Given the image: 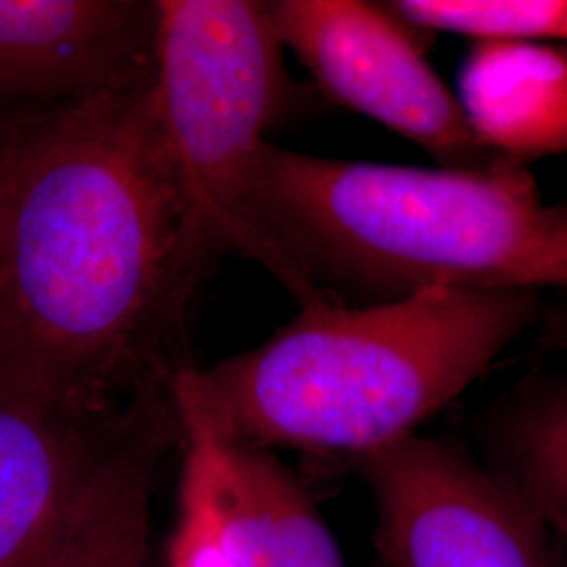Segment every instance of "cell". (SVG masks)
Instances as JSON below:
<instances>
[{
    "label": "cell",
    "mask_w": 567,
    "mask_h": 567,
    "mask_svg": "<svg viewBox=\"0 0 567 567\" xmlns=\"http://www.w3.org/2000/svg\"><path fill=\"white\" fill-rule=\"evenodd\" d=\"M150 79L4 140L0 377L89 405L156 364L208 259Z\"/></svg>",
    "instance_id": "cell-1"
},
{
    "label": "cell",
    "mask_w": 567,
    "mask_h": 567,
    "mask_svg": "<svg viewBox=\"0 0 567 567\" xmlns=\"http://www.w3.org/2000/svg\"><path fill=\"white\" fill-rule=\"evenodd\" d=\"M252 200L301 309L389 303L431 288L567 292V206L543 203L513 161L414 168L267 143Z\"/></svg>",
    "instance_id": "cell-2"
},
{
    "label": "cell",
    "mask_w": 567,
    "mask_h": 567,
    "mask_svg": "<svg viewBox=\"0 0 567 567\" xmlns=\"http://www.w3.org/2000/svg\"><path fill=\"white\" fill-rule=\"evenodd\" d=\"M543 316L545 297L524 290L307 307L250 351L179 368L173 391L238 444L360 458L416 435Z\"/></svg>",
    "instance_id": "cell-3"
},
{
    "label": "cell",
    "mask_w": 567,
    "mask_h": 567,
    "mask_svg": "<svg viewBox=\"0 0 567 567\" xmlns=\"http://www.w3.org/2000/svg\"><path fill=\"white\" fill-rule=\"evenodd\" d=\"M267 2L156 0L154 105L164 147L206 240L284 284L252 200L265 131L295 102Z\"/></svg>",
    "instance_id": "cell-4"
},
{
    "label": "cell",
    "mask_w": 567,
    "mask_h": 567,
    "mask_svg": "<svg viewBox=\"0 0 567 567\" xmlns=\"http://www.w3.org/2000/svg\"><path fill=\"white\" fill-rule=\"evenodd\" d=\"M267 9L282 47L330 100L421 145L442 168L486 171L507 161L477 140L426 63L421 32L385 2L271 0Z\"/></svg>",
    "instance_id": "cell-5"
},
{
    "label": "cell",
    "mask_w": 567,
    "mask_h": 567,
    "mask_svg": "<svg viewBox=\"0 0 567 567\" xmlns=\"http://www.w3.org/2000/svg\"><path fill=\"white\" fill-rule=\"evenodd\" d=\"M389 567H555L538 517L463 447L419 435L360 458Z\"/></svg>",
    "instance_id": "cell-6"
},
{
    "label": "cell",
    "mask_w": 567,
    "mask_h": 567,
    "mask_svg": "<svg viewBox=\"0 0 567 567\" xmlns=\"http://www.w3.org/2000/svg\"><path fill=\"white\" fill-rule=\"evenodd\" d=\"M126 414L0 377V567H47L82 486Z\"/></svg>",
    "instance_id": "cell-7"
},
{
    "label": "cell",
    "mask_w": 567,
    "mask_h": 567,
    "mask_svg": "<svg viewBox=\"0 0 567 567\" xmlns=\"http://www.w3.org/2000/svg\"><path fill=\"white\" fill-rule=\"evenodd\" d=\"M156 2L0 0V97L79 102L154 74Z\"/></svg>",
    "instance_id": "cell-8"
},
{
    "label": "cell",
    "mask_w": 567,
    "mask_h": 567,
    "mask_svg": "<svg viewBox=\"0 0 567 567\" xmlns=\"http://www.w3.org/2000/svg\"><path fill=\"white\" fill-rule=\"evenodd\" d=\"M187 456L203 471L225 545L240 567H347L299 482L264 447L221 435L173 391Z\"/></svg>",
    "instance_id": "cell-9"
},
{
    "label": "cell",
    "mask_w": 567,
    "mask_h": 567,
    "mask_svg": "<svg viewBox=\"0 0 567 567\" xmlns=\"http://www.w3.org/2000/svg\"><path fill=\"white\" fill-rule=\"evenodd\" d=\"M458 102L477 140L507 161L567 152V47L475 42Z\"/></svg>",
    "instance_id": "cell-10"
},
{
    "label": "cell",
    "mask_w": 567,
    "mask_h": 567,
    "mask_svg": "<svg viewBox=\"0 0 567 567\" xmlns=\"http://www.w3.org/2000/svg\"><path fill=\"white\" fill-rule=\"evenodd\" d=\"M487 471L567 547V365L534 372L492 405Z\"/></svg>",
    "instance_id": "cell-11"
},
{
    "label": "cell",
    "mask_w": 567,
    "mask_h": 567,
    "mask_svg": "<svg viewBox=\"0 0 567 567\" xmlns=\"http://www.w3.org/2000/svg\"><path fill=\"white\" fill-rule=\"evenodd\" d=\"M143 408L89 473L47 567H143L163 426Z\"/></svg>",
    "instance_id": "cell-12"
},
{
    "label": "cell",
    "mask_w": 567,
    "mask_h": 567,
    "mask_svg": "<svg viewBox=\"0 0 567 567\" xmlns=\"http://www.w3.org/2000/svg\"><path fill=\"white\" fill-rule=\"evenodd\" d=\"M416 32H452L473 42L561 41L567 0H391Z\"/></svg>",
    "instance_id": "cell-13"
},
{
    "label": "cell",
    "mask_w": 567,
    "mask_h": 567,
    "mask_svg": "<svg viewBox=\"0 0 567 567\" xmlns=\"http://www.w3.org/2000/svg\"><path fill=\"white\" fill-rule=\"evenodd\" d=\"M168 567H240L225 545L203 471L185 454L179 517L168 547Z\"/></svg>",
    "instance_id": "cell-14"
},
{
    "label": "cell",
    "mask_w": 567,
    "mask_h": 567,
    "mask_svg": "<svg viewBox=\"0 0 567 567\" xmlns=\"http://www.w3.org/2000/svg\"><path fill=\"white\" fill-rule=\"evenodd\" d=\"M2 150H4V137H0V187H2Z\"/></svg>",
    "instance_id": "cell-15"
},
{
    "label": "cell",
    "mask_w": 567,
    "mask_h": 567,
    "mask_svg": "<svg viewBox=\"0 0 567 567\" xmlns=\"http://www.w3.org/2000/svg\"><path fill=\"white\" fill-rule=\"evenodd\" d=\"M561 41L567 42V16L566 23H564V32H561Z\"/></svg>",
    "instance_id": "cell-16"
}]
</instances>
